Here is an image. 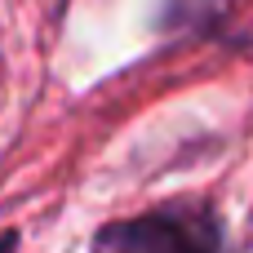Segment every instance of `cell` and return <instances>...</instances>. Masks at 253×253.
<instances>
[{"label":"cell","instance_id":"6da1fadb","mask_svg":"<svg viewBox=\"0 0 253 253\" xmlns=\"http://www.w3.org/2000/svg\"><path fill=\"white\" fill-rule=\"evenodd\" d=\"M93 253H222V231L200 209H156L102 227Z\"/></svg>","mask_w":253,"mask_h":253},{"label":"cell","instance_id":"7a4b0ae2","mask_svg":"<svg viewBox=\"0 0 253 253\" xmlns=\"http://www.w3.org/2000/svg\"><path fill=\"white\" fill-rule=\"evenodd\" d=\"M4 249H9V240H0V253H4Z\"/></svg>","mask_w":253,"mask_h":253}]
</instances>
